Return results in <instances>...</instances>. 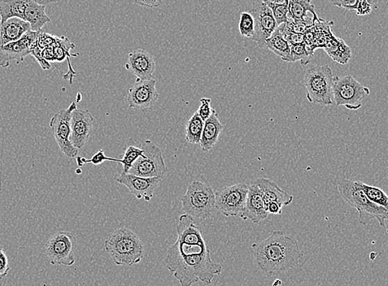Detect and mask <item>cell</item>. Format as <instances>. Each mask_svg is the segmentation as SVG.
<instances>
[{
	"label": "cell",
	"instance_id": "24",
	"mask_svg": "<svg viewBox=\"0 0 388 286\" xmlns=\"http://www.w3.org/2000/svg\"><path fill=\"white\" fill-rule=\"evenodd\" d=\"M222 131H223V125L221 123L215 111L204 123L201 141L199 143L204 152L210 151L216 145Z\"/></svg>",
	"mask_w": 388,
	"mask_h": 286
},
{
	"label": "cell",
	"instance_id": "2",
	"mask_svg": "<svg viewBox=\"0 0 388 286\" xmlns=\"http://www.w3.org/2000/svg\"><path fill=\"white\" fill-rule=\"evenodd\" d=\"M165 263L181 286H192L199 281L211 285L222 271L221 264L212 261L209 249L203 253L185 256L171 247Z\"/></svg>",
	"mask_w": 388,
	"mask_h": 286
},
{
	"label": "cell",
	"instance_id": "33",
	"mask_svg": "<svg viewBox=\"0 0 388 286\" xmlns=\"http://www.w3.org/2000/svg\"><path fill=\"white\" fill-rule=\"evenodd\" d=\"M143 154L144 151L142 148H138V147L134 145L126 146L123 159H117V163L123 164V172L121 173H124V175L128 173L135 162Z\"/></svg>",
	"mask_w": 388,
	"mask_h": 286
},
{
	"label": "cell",
	"instance_id": "40",
	"mask_svg": "<svg viewBox=\"0 0 388 286\" xmlns=\"http://www.w3.org/2000/svg\"><path fill=\"white\" fill-rule=\"evenodd\" d=\"M10 270L7 256L4 253L3 247L0 246V278L2 280L7 276Z\"/></svg>",
	"mask_w": 388,
	"mask_h": 286
},
{
	"label": "cell",
	"instance_id": "14",
	"mask_svg": "<svg viewBox=\"0 0 388 286\" xmlns=\"http://www.w3.org/2000/svg\"><path fill=\"white\" fill-rule=\"evenodd\" d=\"M156 81L154 79L142 80L137 79L128 90L126 101L130 108L147 109L158 101L159 93L156 90Z\"/></svg>",
	"mask_w": 388,
	"mask_h": 286
},
{
	"label": "cell",
	"instance_id": "30",
	"mask_svg": "<svg viewBox=\"0 0 388 286\" xmlns=\"http://www.w3.org/2000/svg\"><path fill=\"white\" fill-rule=\"evenodd\" d=\"M360 185L370 202L388 210V196L385 190L377 188V186L365 184L360 181Z\"/></svg>",
	"mask_w": 388,
	"mask_h": 286
},
{
	"label": "cell",
	"instance_id": "7",
	"mask_svg": "<svg viewBox=\"0 0 388 286\" xmlns=\"http://www.w3.org/2000/svg\"><path fill=\"white\" fill-rule=\"evenodd\" d=\"M142 149L144 154L133 164L128 173L146 179H164L168 168L164 161L162 151L151 141H145Z\"/></svg>",
	"mask_w": 388,
	"mask_h": 286
},
{
	"label": "cell",
	"instance_id": "17",
	"mask_svg": "<svg viewBox=\"0 0 388 286\" xmlns=\"http://www.w3.org/2000/svg\"><path fill=\"white\" fill-rule=\"evenodd\" d=\"M126 68L132 71L137 79L142 80H152L155 71V62L153 55L143 49L135 50L128 55Z\"/></svg>",
	"mask_w": 388,
	"mask_h": 286
},
{
	"label": "cell",
	"instance_id": "10",
	"mask_svg": "<svg viewBox=\"0 0 388 286\" xmlns=\"http://www.w3.org/2000/svg\"><path fill=\"white\" fill-rule=\"evenodd\" d=\"M248 185L239 184L225 186L215 193L216 210L226 217L241 216L245 209Z\"/></svg>",
	"mask_w": 388,
	"mask_h": 286
},
{
	"label": "cell",
	"instance_id": "29",
	"mask_svg": "<svg viewBox=\"0 0 388 286\" xmlns=\"http://www.w3.org/2000/svg\"><path fill=\"white\" fill-rule=\"evenodd\" d=\"M205 121L198 115L197 112L191 116L185 125L186 141L190 144L199 145L201 141Z\"/></svg>",
	"mask_w": 388,
	"mask_h": 286
},
{
	"label": "cell",
	"instance_id": "41",
	"mask_svg": "<svg viewBox=\"0 0 388 286\" xmlns=\"http://www.w3.org/2000/svg\"><path fill=\"white\" fill-rule=\"evenodd\" d=\"M31 55L33 56L35 59L37 60V62L39 63V64H40V66L42 67V69L47 71V69H51V64L49 62H46V60L42 58V50L39 49L38 47L36 46V44H35L33 46L31 51Z\"/></svg>",
	"mask_w": 388,
	"mask_h": 286
},
{
	"label": "cell",
	"instance_id": "5",
	"mask_svg": "<svg viewBox=\"0 0 388 286\" xmlns=\"http://www.w3.org/2000/svg\"><path fill=\"white\" fill-rule=\"evenodd\" d=\"M334 78L329 66L313 64L308 67L304 77L308 101L323 106L332 105Z\"/></svg>",
	"mask_w": 388,
	"mask_h": 286
},
{
	"label": "cell",
	"instance_id": "44",
	"mask_svg": "<svg viewBox=\"0 0 388 286\" xmlns=\"http://www.w3.org/2000/svg\"><path fill=\"white\" fill-rule=\"evenodd\" d=\"M265 210L266 211H267L268 214L281 215L282 206L280 205V204H278L277 202H271L269 203V205L266 206Z\"/></svg>",
	"mask_w": 388,
	"mask_h": 286
},
{
	"label": "cell",
	"instance_id": "16",
	"mask_svg": "<svg viewBox=\"0 0 388 286\" xmlns=\"http://www.w3.org/2000/svg\"><path fill=\"white\" fill-rule=\"evenodd\" d=\"M94 118L88 110L76 109L71 116V141L76 149L81 150L92 133Z\"/></svg>",
	"mask_w": 388,
	"mask_h": 286
},
{
	"label": "cell",
	"instance_id": "13",
	"mask_svg": "<svg viewBox=\"0 0 388 286\" xmlns=\"http://www.w3.org/2000/svg\"><path fill=\"white\" fill-rule=\"evenodd\" d=\"M40 33L30 31L19 41L0 47V66L6 68L12 62H22L25 57L31 55L33 46L36 44Z\"/></svg>",
	"mask_w": 388,
	"mask_h": 286
},
{
	"label": "cell",
	"instance_id": "3",
	"mask_svg": "<svg viewBox=\"0 0 388 286\" xmlns=\"http://www.w3.org/2000/svg\"><path fill=\"white\" fill-rule=\"evenodd\" d=\"M104 249L117 266L130 267L142 262L144 244L130 229L121 227L113 231L104 242Z\"/></svg>",
	"mask_w": 388,
	"mask_h": 286
},
{
	"label": "cell",
	"instance_id": "15",
	"mask_svg": "<svg viewBox=\"0 0 388 286\" xmlns=\"http://www.w3.org/2000/svg\"><path fill=\"white\" fill-rule=\"evenodd\" d=\"M116 180L117 183L128 188L133 196L139 200L144 199L146 202H150L154 197L156 189L162 181V179H146V177L130 175V173H126V175L121 173Z\"/></svg>",
	"mask_w": 388,
	"mask_h": 286
},
{
	"label": "cell",
	"instance_id": "45",
	"mask_svg": "<svg viewBox=\"0 0 388 286\" xmlns=\"http://www.w3.org/2000/svg\"><path fill=\"white\" fill-rule=\"evenodd\" d=\"M42 56L47 62H55L53 46L47 47L46 49L42 50Z\"/></svg>",
	"mask_w": 388,
	"mask_h": 286
},
{
	"label": "cell",
	"instance_id": "22",
	"mask_svg": "<svg viewBox=\"0 0 388 286\" xmlns=\"http://www.w3.org/2000/svg\"><path fill=\"white\" fill-rule=\"evenodd\" d=\"M46 7L37 0H28L24 21L30 25L32 32H41L44 26L50 23L51 19L46 14Z\"/></svg>",
	"mask_w": 388,
	"mask_h": 286
},
{
	"label": "cell",
	"instance_id": "31",
	"mask_svg": "<svg viewBox=\"0 0 388 286\" xmlns=\"http://www.w3.org/2000/svg\"><path fill=\"white\" fill-rule=\"evenodd\" d=\"M314 55V51L309 49L304 44L291 46V51L289 57L285 62H300L303 66H307L310 63L311 59Z\"/></svg>",
	"mask_w": 388,
	"mask_h": 286
},
{
	"label": "cell",
	"instance_id": "9",
	"mask_svg": "<svg viewBox=\"0 0 388 286\" xmlns=\"http://www.w3.org/2000/svg\"><path fill=\"white\" fill-rule=\"evenodd\" d=\"M76 240L71 232L60 231L46 242L45 254L51 265L71 267L76 263Z\"/></svg>",
	"mask_w": 388,
	"mask_h": 286
},
{
	"label": "cell",
	"instance_id": "21",
	"mask_svg": "<svg viewBox=\"0 0 388 286\" xmlns=\"http://www.w3.org/2000/svg\"><path fill=\"white\" fill-rule=\"evenodd\" d=\"M30 31V25L20 19H11L6 23H0V47L19 41Z\"/></svg>",
	"mask_w": 388,
	"mask_h": 286
},
{
	"label": "cell",
	"instance_id": "26",
	"mask_svg": "<svg viewBox=\"0 0 388 286\" xmlns=\"http://www.w3.org/2000/svg\"><path fill=\"white\" fill-rule=\"evenodd\" d=\"M28 0H10L0 2V23H6L8 19H20L24 21Z\"/></svg>",
	"mask_w": 388,
	"mask_h": 286
},
{
	"label": "cell",
	"instance_id": "32",
	"mask_svg": "<svg viewBox=\"0 0 388 286\" xmlns=\"http://www.w3.org/2000/svg\"><path fill=\"white\" fill-rule=\"evenodd\" d=\"M264 2L271 10L278 26L287 24L289 21V0Z\"/></svg>",
	"mask_w": 388,
	"mask_h": 286
},
{
	"label": "cell",
	"instance_id": "18",
	"mask_svg": "<svg viewBox=\"0 0 388 286\" xmlns=\"http://www.w3.org/2000/svg\"><path fill=\"white\" fill-rule=\"evenodd\" d=\"M265 210L262 194L255 181L248 185V192L245 209L241 215L243 220H251L252 223L259 224L268 217Z\"/></svg>",
	"mask_w": 388,
	"mask_h": 286
},
{
	"label": "cell",
	"instance_id": "4",
	"mask_svg": "<svg viewBox=\"0 0 388 286\" xmlns=\"http://www.w3.org/2000/svg\"><path fill=\"white\" fill-rule=\"evenodd\" d=\"M338 189L344 200L357 210L360 224H367L376 219L382 227H385L386 220H388V210L369 200L361 188L360 181L342 179L339 181Z\"/></svg>",
	"mask_w": 388,
	"mask_h": 286
},
{
	"label": "cell",
	"instance_id": "12",
	"mask_svg": "<svg viewBox=\"0 0 388 286\" xmlns=\"http://www.w3.org/2000/svg\"><path fill=\"white\" fill-rule=\"evenodd\" d=\"M250 12L255 20V36L253 40L260 48H265L266 41L278 27L273 12L264 1L253 3Z\"/></svg>",
	"mask_w": 388,
	"mask_h": 286
},
{
	"label": "cell",
	"instance_id": "20",
	"mask_svg": "<svg viewBox=\"0 0 388 286\" xmlns=\"http://www.w3.org/2000/svg\"><path fill=\"white\" fill-rule=\"evenodd\" d=\"M255 181L262 194L265 207L271 202H277L282 206H289L293 202V196L278 188V185L271 180L262 177Z\"/></svg>",
	"mask_w": 388,
	"mask_h": 286
},
{
	"label": "cell",
	"instance_id": "34",
	"mask_svg": "<svg viewBox=\"0 0 388 286\" xmlns=\"http://www.w3.org/2000/svg\"><path fill=\"white\" fill-rule=\"evenodd\" d=\"M239 33L241 36L246 38L255 36V20L250 12H242L239 21Z\"/></svg>",
	"mask_w": 388,
	"mask_h": 286
},
{
	"label": "cell",
	"instance_id": "36",
	"mask_svg": "<svg viewBox=\"0 0 388 286\" xmlns=\"http://www.w3.org/2000/svg\"><path fill=\"white\" fill-rule=\"evenodd\" d=\"M106 161L117 162V159L107 157L103 150H99L90 159H86L84 157H78L76 159L78 167L84 166L85 163H93L94 166H100Z\"/></svg>",
	"mask_w": 388,
	"mask_h": 286
},
{
	"label": "cell",
	"instance_id": "8",
	"mask_svg": "<svg viewBox=\"0 0 388 286\" xmlns=\"http://www.w3.org/2000/svg\"><path fill=\"white\" fill-rule=\"evenodd\" d=\"M369 94V89L352 76L334 78L333 99L337 107L344 106L352 111L360 109L362 102Z\"/></svg>",
	"mask_w": 388,
	"mask_h": 286
},
{
	"label": "cell",
	"instance_id": "37",
	"mask_svg": "<svg viewBox=\"0 0 388 286\" xmlns=\"http://www.w3.org/2000/svg\"><path fill=\"white\" fill-rule=\"evenodd\" d=\"M211 98H202L197 114L203 121H206L212 115L214 109L211 106Z\"/></svg>",
	"mask_w": 388,
	"mask_h": 286
},
{
	"label": "cell",
	"instance_id": "43",
	"mask_svg": "<svg viewBox=\"0 0 388 286\" xmlns=\"http://www.w3.org/2000/svg\"><path fill=\"white\" fill-rule=\"evenodd\" d=\"M373 8L369 2L366 1V0H361L357 4L356 8V15L359 16H364L371 14Z\"/></svg>",
	"mask_w": 388,
	"mask_h": 286
},
{
	"label": "cell",
	"instance_id": "46",
	"mask_svg": "<svg viewBox=\"0 0 388 286\" xmlns=\"http://www.w3.org/2000/svg\"><path fill=\"white\" fill-rule=\"evenodd\" d=\"M135 3L138 4L146 8H157L160 7L162 2L159 1V0H139V1H135Z\"/></svg>",
	"mask_w": 388,
	"mask_h": 286
},
{
	"label": "cell",
	"instance_id": "39",
	"mask_svg": "<svg viewBox=\"0 0 388 286\" xmlns=\"http://www.w3.org/2000/svg\"><path fill=\"white\" fill-rule=\"evenodd\" d=\"M280 28L283 37H285L287 42L291 46L303 44L304 43V34L296 33L287 31L283 28V25L278 26Z\"/></svg>",
	"mask_w": 388,
	"mask_h": 286
},
{
	"label": "cell",
	"instance_id": "35",
	"mask_svg": "<svg viewBox=\"0 0 388 286\" xmlns=\"http://www.w3.org/2000/svg\"><path fill=\"white\" fill-rule=\"evenodd\" d=\"M314 21L313 19L311 17H306L303 20H292L289 19L287 24H282L283 28H285L287 31L304 34L306 33L307 30L312 27Z\"/></svg>",
	"mask_w": 388,
	"mask_h": 286
},
{
	"label": "cell",
	"instance_id": "11",
	"mask_svg": "<svg viewBox=\"0 0 388 286\" xmlns=\"http://www.w3.org/2000/svg\"><path fill=\"white\" fill-rule=\"evenodd\" d=\"M77 109L76 102H72L67 109L60 110L52 116L50 127L55 140L62 153L69 159L76 158L78 150L73 146L71 141V116L74 111Z\"/></svg>",
	"mask_w": 388,
	"mask_h": 286
},
{
	"label": "cell",
	"instance_id": "47",
	"mask_svg": "<svg viewBox=\"0 0 388 286\" xmlns=\"http://www.w3.org/2000/svg\"><path fill=\"white\" fill-rule=\"evenodd\" d=\"M0 280H1V279H0Z\"/></svg>",
	"mask_w": 388,
	"mask_h": 286
},
{
	"label": "cell",
	"instance_id": "1",
	"mask_svg": "<svg viewBox=\"0 0 388 286\" xmlns=\"http://www.w3.org/2000/svg\"><path fill=\"white\" fill-rule=\"evenodd\" d=\"M256 265L269 277L294 269L302 253L298 242L282 231H273L260 242L252 245Z\"/></svg>",
	"mask_w": 388,
	"mask_h": 286
},
{
	"label": "cell",
	"instance_id": "25",
	"mask_svg": "<svg viewBox=\"0 0 388 286\" xmlns=\"http://www.w3.org/2000/svg\"><path fill=\"white\" fill-rule=\"evenodd\" d=\"M325 51L331 59L339 64H347L351 58V47L346 45L343 39L331 37L324 46Z\"/></svg>",
	"mask_w": 388,
	"mask_h": 286
},
{
	"label": "cell",
	"instance_id": "42",
	"mask_svg": "<svg viewBox=\"0 0 388 286\" xmlns=\"http://www.w3.org/2000/svg\"><path fill=\"white\" fill-rule=\"evenodd\" d=\"M334 6L343 8L344 10L355 11L359 4V0H339V1L332 2Z\"/></svg>",
	"mask_w": 388,
	"mask_h": 286
},
{
	"label": "cell",
	"instance_id": "23",
	"mask_svg": "<svg viewBox=\"0 0 388 286\" xmlns=\"http://www.w3.org/2000/svg\"><path fill=\"white\" fill-rule=\"evenodd\" d=\"M75 48L76 45L65 37H58L53 45L55 62H63L65 59L67 60L68 71L67 75H65L63 78L65 80H69V84H72L74 77L76 75V71H74L71 66V60H69V58L73 57V56L76 57V56L78 55V53H71V51Z\"/></svg>",
	"mask_w": 388,
	"mask_h": 286
},
{
	"label": "cell",
	"instance_id": "38",
	"mask_svg": "<svg viewBox=\"0 0 388 286\" xmlns=\"http://www.w3.org/2000/svg\"><path fill=\"white\" fill-rule=\"evenodd\" d=\"M56 39H58V37L53 36V35L41 32L38 35L36 46L39 49L44 50L47 47L53 46Z\"/></svg>",
	"mask_w": 388,
	"mask_h": 286
},
{
	"label": "cell",
	"instance_id": "6",
	"mask_svg": "<svg viewBox=\"0 0 388 286\" xmlns=\"http://www.w3.org/2000/svg\"><path fill=\"white\" fill-rule=\"evenodd\" d=\"M180 201L183 211L194 219L211 218L216 210L215 193L210 186L202 181H193Z\"/></svg>",
	"mask_w": 388,
	"mask_h": 286
},
{
	"label": "cell",
	"instance_id": "19",
	"mask_svg": "<svg viewBox=\"0 0 388 286\" xmlns=\"http://www.w3.org/2000/svg\"><path fill=\"white\" fill-rule=\"evenodd\" d=\"M178 242L180 244L196 245L205 244L202 229L196 225L194 219L184 214L180 216L177 224Z\"/></svg>",
	"mask_w": 388,
	"mask_h": 286
},
{
	"label": "cell",
	"instance_id": "27",
	"mask_svg": "<svg viewBox=\"0 0 388 286\" xmlns=\"http://www.w3.org/2000/svg\"><path fill=\"white\" fill-rule=\"evenodd\" d=\"M313 15V21L319 19L315 11V6L309 0H290L289 3V19L303 20L307 17V12Z\"/></svg>",
	"mask_w": 388,
	"mask_h": 286
},
{
	"label": "cell",
	"instance_id": "28",
	"mask_svg": "<svg viewBox=\"0 0 388 286\" xmlns=\"http://www.w3.org/2000/svg\"><path fill=\"white\" fill-rule=\"evenodd\" d=\"M265 48L273 51L274 54L280 56L282 60L289 57L291 46L285 37H283L280 27H278L272 36L266 41Z\"/></svg>",
	"mask_w": 388,
	"mask_h": 286
}]
</instances>
